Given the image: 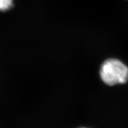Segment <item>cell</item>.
Returning <instances> with one entry per match:
<instances>
[{"mask_svg": "<svg viewBox=\"0 0 128 128\" xmlns=\"http://www.w3.org/2000/svg\"><path fill=\"white\" fill-rule=\"evenodd\" d=\"M100 76L108 86L125 84L128 81V67L118 59L108 58L101 65Z\"/></svg>", "mask_w": 128, "mask_h": 128, "instance_id": "1", "label": "cell"}, {"mask_svg": "<svg viewBox=\"0 0 128 128\" xmlns=\"http://www.w3.org/2000/svg\"><path fill=\"white\" fill-rule=\"evenodd\" d=\"M14 0H0V12H6L12 9Z\"/></svg>", "mask_w": 128, "mask_h": 128, "instance_id": "2", "label": "cell"}, {"mask_svg": "<svg viewBox=\"0 0 128 128\" xmlns=\"http://www.w3.org/2000/svg\"></svg>", "mask_w": 128, "mask_h": 128, "instance_id": "3", "label": "cell"}]
</instances>
